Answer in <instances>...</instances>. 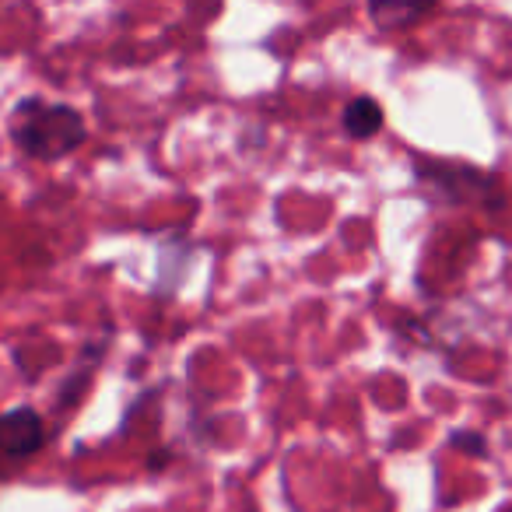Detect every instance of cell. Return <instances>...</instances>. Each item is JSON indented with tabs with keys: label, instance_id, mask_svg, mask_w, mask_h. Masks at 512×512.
<instances>
[{
	"label": "cell",
	"instance_id": "6",
	"mask_svg": "<svg viewBox=\"0 0 512 512\" xmlns=\"http://www.w3.org/2000/svg\"><path fill=\"white\" fill-rule=\"evenodd\" d=\"M449 446L467 456H488V439L481 432H453L449 435Z\"/></svg>",
	"mask_w": 512,
	"mask_h": 512
},
{
	"label": "cell",
	"instance_id": "2",
	"mask_svg": "<svg viewBox=\"0 0 512 512\" xmlns=\"http://www.w3.org/2000/svg\"><path fill=\"white\" fill-rule=\"evenodd\" d=\"M414 179L449 204H477L498 207L502 204V186L495 172H484L467 162H439V158H418L414 162Z\"/></svg>",
	"mask_w": 512,
	"mask_h": 512
},
{
	"label": "cell",
	"instance_id": "1",
	"mask_svg": "<svg viewBox=\"0 0 512 512\" xmlns=\"http://www.w3.org/2000/svg\"><path fill=\"white\" fill-rule=\"evenodd\" d=\"M11 141L25 158L57 162L85 144V116L67 102H50L43 95H25L11 113Z\"/></svg>",
	"mask_w": 512,
	"mask_h": 512
},
{
	"label": "cell",
	"instance_id": "7",
	"mask_svg": "<svg viewBox=\"0 0 512 512\" xmlns=\"http://www.w3.org/2000/svg\"><path fill=\"white\" fill-rule=\"evenodd\" d=\"M498 512H512V502H509V505H505V509H498Z\"/></svg>",
	"mask_w": 512,
	"mask_h": 512
},
{
	"label": "cell",
	"instance_id": "4",
	"mask_svg": "<svg viewBox=\"0 0 512 512\" xmlns=\"http://www.w3.org/2000/svg\"><path fill=\"white\" fill-rule=\"evenodd\" d=\"M383 106H379L372 95H355V99L344 106V134L355 137V141H369V137H376L379 130H383Z\"/></svg>",
	"mask_w": 512,
	"mask_h": 512
},
{
	"label": "cell",
	"instance_id": "3",
	"mask_svg": "<svg viewBox=\"0 0 512 512\" xmlns=\"http://www.w3.org/2000/svg\"><path fill=\"white\" fill-rule=\"evenodd\" d=\"M43 439V418L32 407H15V411L0 414V456L25 460L43 446Z\"/></svg>",
	"mask_w": 512,
	"mask_h": 512
},
{
	"label": "cell",
	"instance_id": "5",
	"mask_svg": "<svg viewBox=\"0 0 512 512\" xmlns=\"http://www.w3.org/2000/svg\"><path fill=\"white\" fill-rule=\"evenodd\" d=\"M369 18L376 22V29L383 32H400V29H411L414 22H421L425 15H432L435 4H400V0H372Z\"/></svg>",
	"mask_w": 512,
	"mask_h": 512
}]
</instances>
